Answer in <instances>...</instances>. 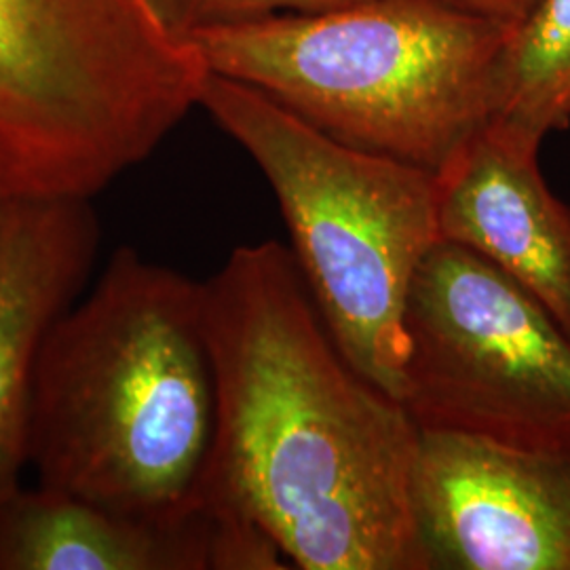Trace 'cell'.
Segmentation results:
<instances>
[{"mask_svg":"<svg viewBox=\"0 0 570 570\" xmlns=\"http://www.w3.org/2000/svg\"><path fill=\"white\" fill-rule=\"evenodd\" d=\"M216 433L202 499L303 570H429L421 428L346 360L294 254L239 245L204 282Z\"/></svg>","mask_w":570,"mask_h":570,"instance_id":"obj_1","label":"cell"},{"mask_svg":"<svg viewBox=\"0 0 570 570\" xmlns=\"http://www.w3.org/2000/svg\"><path fill=\"white\" fill-rule=\"evenodd\" d=\"M490 121L543 144L570 125V0H534L501 47Z\"/></svg>","mask_w":570,"mask_h":570,"instance_id":"obj_11","label":"cell"},{"mask_svg":"<svg viewBox=\"0 0 570 570\" xmlns=\"http://www.w3.org/2000/svg\"><path fill=\"white\" fill-rule=\"evenodd\" d=\"M510 28L449 0H360L190 42L330 138L438 174L492 119Z\"/></svg>","mask_w":570,"mask_h":570,"instance_id":"obj_3","label":"cell"},{"mask_svg":"<svg viewBox=\"0 0 570 570\" xmlns=\"http://www.w3.org/2000/svg\"><path fill=\"white\" fill-rule=\"evenodd\" d=\"M414 508L429 570H570V446L421 431Z\"/></svg>","mask_w":570,"mask_h":570,"instance_id":"obj_7","label":"cell"},{"mask_svg":"<svg viewBox=\"0 0 570 570\" xmlns=\"http://www.w3.org/2000/svg\"><path fill=\"white\" fill-rule=\"evenodd\" d=\"M402 404L421 431L570 446V338L508 273L440 239L404 311Z\"/></svg>","mask_w":570,"mask_h":570,"instance_id":"obj_6","label":"cell"},{"mask_svg":"<svg viewBox=\"0 0 570 570\" xmlns=\"http://www.w3.org/2000/svg\"><path fill=\"white\" fill-rule=\"evenodd\" d=\"M199 106L271 184L296 265L336 345L400 402L407 292L440 242L435 174L338 142L220 75L209 72Z\"/></svg>","mask_w":570,"mask_h":570,"instance_id":"obj_5","label":"cell"},{"mask_svg":"<svg viewBox=\"0 0 570 570\" xmlns=\"http://www.w3.org/2000/svg\"><path fill=\"white\" fill-rule=\"evenodd\" d=\"M150 0H0V202L94 199L202 102Z\"/></svg>","mask_w":570,"mask_h":570,"instance_id":"obj_4","label":"cell"},{"mask_svg":"<svg viewBox=\"0 0 570 570\" xmlns=\"http://www.w3.org/2000/svg\"><path fill=\"white\" fill-rule=\"evenodd\" d=\"M216 376L204 284L119 247L42 346L28 431L39 487L106 510H204Z\"/></svg>","mask_w":570,"mask_h":570,"instance_id":"obj_2","label":"cell"},{"mask_svg":"<svg viewBox=\"0 0 570 570\" xmlns=\"http://www.w3.org/2000/svg\"><path fill=\"white\" fill-rule=\"evenodd\" d=\"M473 13H480L490 20L501 21L505 26H513L524 18L530 4L534 0H449Z\"/></svg>","mask_w":570,"mask_h":570,"instance_id":"obj_13","label":"cell"},{"mask_svg":"<svg viewBox=\"0 0 570 570\" xmlns=\"http://www.w3.org/2000/svg\"><path fill=\"white\" fill-rule=\"evenodd\" d=\"M541 146L487 122L435 174L438 226L522 285L570 338V207L541 174Z\"/></svg>","mask_w":570,"mask_h":570,"instance_id":"obj_9","label":"cell"},{"mask_svg":"<svg viewBox=\"0 0 570 570\" xmlns=\"http://www.w3.org/2000/svg\"><path fill=\"white\" fill-rule=\"evenodd\" d=\"M223 513L150 520L60 490H18L0 505V570H216Z\"/></svg>","mask_w":570,"mask_h":570,"instance_id":"obj_10","label":"cell"},{"mask_svg":"<svg viewBox=\"0 0 570 570\" xmlns=\"http://www.w3.org/2000/svg\"><path fill=\"white\" fill-rule=\"evenodd\" d=\"M102 245L91 199L0 202V505L21 490L42 346Z\"/></svg>","mask_w":570,"mask_h":570,"instance_id":"obj_8","label":"cell"},{"mask_svg":"<svg viewBox=\"0 0 570 570\" xmlns=\"http://www.w3.org/2000/svg\"><path fill=\"white\" fill-rule=\"evenodd\" d=\"M360 0H150L159 20L184 41L285 13H317Z\"/></svg>","mask_w":570,"mask_h":570,"instance_id":"obj_12","label":"cell"}]
</instances>
